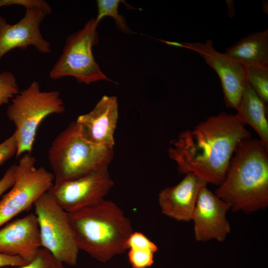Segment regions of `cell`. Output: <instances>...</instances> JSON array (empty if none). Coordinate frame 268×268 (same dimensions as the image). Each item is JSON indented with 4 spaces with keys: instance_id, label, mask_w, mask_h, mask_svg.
Listing matches in <instances>:
<instances>
[{
    "instance_id": "obj_1",
    "label": "cell",
    "mask_w": 268,
    "mask_h": 268,
    "mask_svg": "<svg viewBox=\"0 0 268 268\" xmlns=\"http://www.w3.org/2000/svg\"><path fill=\"white\" fill-rule=\"evenodd\" d=\"M249 138L250 133L236 115L222 112L180 133L170 141L168 154L180 173H193L207 184L218 186L237 147Z\"/></svg>"
},
{
    "instance_id": "obj_13",
    "label": "cell",
    "mask_w": 268,
    "mask_h": 268,
    "mask_svg": "<svg viewBox=\"0 0 268 268\" xmlns=\"http://www.w3.org/2000/svg\"><path fill=\"white\" fill-rule=\"evenodd\" d=\"M41 247L39 224L35 214L16 219L0 229V253L19 256L29 263Z\"/></svg>"
},
{
    "instance_id": "obj_6",
    "label": "cell",
    "mask_w": 268,
    "mask_h": 268,
    "mask_svg": "<svg viewBox=\"0 0 268 268\" xmlns=\"http://www.w3.org/2000/svg\"><path fill=\"white\" fill-rule=\"evenodd\" d=\"M98 25L92 18L82 29L67 38L62 54L50 72L51 78L72 76L86 84L100 80L111 81L101 70L92 54L93 47L98 42Z\"/></svg>"
},
{
    "instance_id": "obj_2",
    "label": "cell",
    "mask_w": 268,
    "mask_h": 268,
    "mask_svg": "<svg viewBox=\"0 0 268 268\" xmlns=\"http://www.w3.org/2000/svg\"><path fill=\"white\" fill-rule=\"evenodd\" d=\"M214 194L233 211L249 214L268 206V148L246 139L234 152L223 182Z\"/></svg>"
},
{
    "instance_id": "obj_21",
    "label": "cell",
    "mask_w": 268,
    "mask_h": 268,
    "mask_svg": "<svg viewBox=\"0 0 268 268\" xmlns=\"http://www.w3.org/2000/svg\"><path fill=\"white\" fill-rule=\"evenodd\" d=\"M19 92L14 75L9 71L0 73V106L6 104Z\"/></svg>"
},
{
    "instance_id": "obj_20",
    "label": "cell",
    "mask_w": 268,
    "mask_h": 268,
    "mask_svg": "<svg viewBox=\"0 0 268 268\" xmlns=\"http://www.w3.org/2000/svg\"><path fill=\"white\" fill-rule=\"evenodd\" d=\"M119 0H98L97 1L98 14L95 18L99 24L105 16L112 17L115 22L117 28L126 34H131V31L125 21V18L118 12Z\"/></svg>"
},
{
    "instance_id": "obj_18",
    "label": "cell",
    "mask_w": 268,
    "mask_h": 268,
    "mask_svg": "<svg viewBox=\"0 0 268 268\" xmlns=\"http://www.w3.org/2000/svg\"><path fill=\"white\" fill-rule=\"evenodd\" d=\"M127 250L132 268H147L153 264L158 248L142 232L133 231L128 239Z\"/></svg>"
},
{
    "instance_id": "obj_19",
    "label": "cell",
    "mask_w": 268,
    "mask_h": 268,
    "mask_svg": "<svg viewBox=\"0 0 268 268\" xmlns=\"http://www.w3.org/2000/svg\"><path fill=\"white\" fill-rule=\"evenodd\" d=\"M247 81L260 98L268 103V68L245 67Z\"/></svg>"
},
{
    "instance_id": "obj_17",
    "label": "cell",
    "mask_w": 268,
    "mask_h": 268,
    "mask_svg": "<svg viewBox=\"0 0 268 268\" xmlns=\"http://www.w3.org/2000/svg\"><path fill=\"white\" fill-rule=\"evenodd\" d=\"M267 109V105L247 82L235 115L243 125H249L256 131L259 136V139L268 148Z\"/></svg>"
},
{
    "instance_id": "obj_26",
    "label": "cell",
    "mask_w": 268,
    "mask_h": 268,
    "mask_svg": "<svg viewBox=\"0 0 268 268\" xmlns=\"http://www.w3.org/2000/svg\"><path fill=\"white\" fill-rule=\"evenodd\" d=\"M28 263L19 256H10L0 253V268L4 267H21Z\"/></svg>"
},
{
    "instance_id": "obj_27",
    "label": "cell",
    "mask_w": 268,
    "mask_h": 268,
    "mask_svg": "<svg viewBox=\"0 0 268 268\" xmlns=\"http://www.w3.org/2000/svg\"><path fill=\"white\" fill-rule=\"evenodd\" d=\"M228 7V13L227 14L230 17H233L235 15V8L232 0H226Z\"/></svg>"
},
{
    "instance_id": "obj_24",
    "label": "cell",
    "mask_w": 268,
    "mask_h": 268,
    "mask_svg": "<svg viewBox=\"0 0 268 268\" xmlns=\"http://www.w3.org/2000/svg\"><path fill=\"white\" fill-rule=\"evenodd\" d=\"M17 151V140L14 133L0 143V165L11 158Z\"/></svg>"
},
{
    "instance_id": "obj_3",
    "label": "cell",
    "mask_w": 268,
    "mask_h": 268,
    "mask_svg": "<svg viewBox=\"0 0 268 268\" xmlns=\"http://www.w3.org/2000/svg\"><path fill=\"white\" fill-rule=\"evenodd\" d=\"M79 250L106 262L127 250L134 231L130 220L114 202L105 200L68 213Z\"/></svg>"
},
{
    "instance_id": "obj_11",
    "label": "cell",
    "mask_w": 268,
    "mask_h": 268,
    "mask_svg": "<svg viewBox=\"0 0 268 268\" xmlns=\"http://www.w3.org/2000/svg\"><path fill=\"white\" fill-rule=\"evenodd\" d=\"M229 209V205L209 190L207 185L203 186L199 192L192 219L196 240L223 242L231 232L226 216Z\"/></svg>"
},
{
    "instance_id": "obj_5",
    "label": "cell",
    "mask_w": 268,
    "mask_h": 268,
    "mask_svg": "<svg viewBox=\"0 0 268 268\" xmlns=\"http://www.w3.org/2000/svg\"><path fill=\"white\" fill-rule=\"evenodd\" d=\"M65 110L60 92L41 91L36 81L19 91L12 99L6 111L8 119L16 128V156L30 153L38 128L45 118L53 114H62Z\"/></svg>"
},
{
    "instance_id": "obj_15",
    "label": "cell",
    "mask_w": 268,
    "mask_h": 268,
    "mask_svg": "<svg viewBox=\"0 0 268 268\" xmlns=\"http://www.w3.org/2000/svg\"><path fill=\"white\" fill-rule=\"evenodd\" d=\"M207 184L193 173H188L177 185L162 190L158 197L162 213L178 221L192 220L201 189Z\"/></svg>"
},
{
    "instance_id": "obj_16",
    "label": "cell",
    "mask_w": 268,
    "mask_h": 268,
    "mask_svg": "<svg viewBox=\"0 0 268 268\" xmlns=\"http://www.w3.org/2000/svg\"><path fill=\"white\" fill-rule=\"evenodd\" d=\"M225 54L245 67L268 68V30L250 34L225 50Z\"/></svg>"
},
{
    "instance_id": "obj_12",
    "label": "cell",
    "mask_w": 268,
    "mask_h": 268,
    "mask_svg": "<svg viewBox=\"0 0 268 268\" xmlns=\"http://www.w3.org/2000/svg\"><path fill=\"white\" fill-rule=\"evenodd\" d=\"M45 15L37 9L26 10L24 16L14 24H9L0 16V61L7 53L17 48L25 50L32 46L42 54L51 52L50 43L40 30Z\"/></svg>"
},
{
    "instance_id": "obj_28",
    "label": "cell",
    "mask_w": 268,
    "mask_h": 268,
    "mask_svg": "<svg viewBox=\"0 0 268 268\" xmlns=\"http://www.w3.org/2000/svg\"><path fill=\"white\" fill-rule=\"evenodd\" d=\"M162 41L171 46L187 48L186 46L183 43H179L177 42H171V41Z\"/></svg>"
},
{
    "instance_id": "obj_14",
    "label": "cell",
    "mask_w": 268,
    "mask_h": 268,
    "mask_svg": "<svg viewBox=\"0 0 268 268\" xmlns=\"http://www.w3.org/2000/svg\"><path fill=\"white\" fill-rule=\"evenodd\" d=\"M118 115L117 97L104 95L90 112L78 116L76 122L88 140L114 148Z\"/></svg>"
},
{
    "instance_id": "obj_9",
    "label": "cell",
    "mask_w": 268,
    "mask_h": 268,
    "mask_svg": "<svg viewBox=\"0 0 268 268\" xmlns=\"http://www.w3.org/2000/svg\"><path fill=\"white\" fill-rule=\"evenodd\" d=\"M113 185L105 167L76 179L54 182L48 192L64 210L71 213L104 200Z\"/></svg>"
},
{
    "instance_id": "obj_4",
    "label": "cell",
    "mask_w": 268,
    "mask_h": 268,
    "mask_svg": "<svg viewBox=\"0 0 268 268\" xmlns=\"http://www.w3.org/2000/svg\"><path fill=\"white\" fill-rule=\"evenodd\" d=\"M113 148L89 141L76 122H71L54 139L48 151L54 182L72 180L108 167L113 158Z\"/></svg>"
},
{
    "instance_id": "obj_10",
    "label": "cell",
    "mask_w": 268,
    "mask_h": 268,
    "mask_svg": "<svg viewBox=\"0 0 268 268\" xmlns=\"http://www.w3.org/2000/svg\"><path fill=\"white\" fill-rule=\"evenodd\" d=\"M187 49L194 51L217 73L221 83L226 106L237 110L247 83L246 68L235 60L217 51L211 40L205 43H183Z\"/></svg>"
},
{
    "instance_id": "obj_7",
    "label": "cell",
    "mask_w": 268,
    "mask_h": 268,
    "mask_svg": "<svg viewBox=\"0 0 268 268\" xmlns=\"http://www.w3.org/2000/svg\"><path fill=\"white\" fill-rule=\"evenodd\" d=\"M41 247L62 264L76 265L79 249L70 224L68 213L47 192L34 203Z\"/></svg>"
},
{
    "instance_id": "obj_22",
    "label": "cell",
    "mask_w": 268,
    "mask_h": 268,
    "mask_svg": "<svg viewBox=\"0 0 268 268\" xmlns=\"http://www.w3.org/2000/svg\"><path fill=\"white\" fill-rule=\"evenodd\" d=\"M17 268H64L47 250L41 248L36 256L31 262Z\"/></svg>"
},
{
    "instance_id": "obj_23",
    "label": "cell",
    "mask_w": 268,
    "mask_h": 268,
    "mask_svg": "<svg viewBox=\"0 0 268 268\" xmlns=\"http://www.w3.org/2000/svg\"><path fill=\"white\" fill-rule=\"evenodd\" d=\"M14 4L23 6L26 10L37 9L46 15L50 14L52 11L49 3L43 0H0V8Z\"/></svg>"
},
{
    "instance_id": "obj_8",
    "label": "cell",
    "mask_w": 268,
    "mask_h": 268,
    "mask_svg": "<svg viewBox=\"0 0 268 268\" xmlns=\"http://www.w3.org/2000/svg\"><path fill=\"white\" fill-rule=\"evenodd\" d=\"M36 160L30 153L20 158L11 190L0 201V227L25 210L53 186V173L43 167L36 168Z\"/></svg>"
},
{
    "instance_id": "obj_25",
    "label": "cell",
    "mask_w": 268,
    "mask_h": 268,
    "mask_svg": "<svg viewBox=\"0 0 268 268\" xmlns=\"http://www.w3.org/2000/svg\"><path fill=\"white\" fill-rule=\"evenodd\" d=\"M16 168L17 164L12 165L0 179V197L4 192L13 186L15 180Z\"/></svg>"
}]
</instances>
